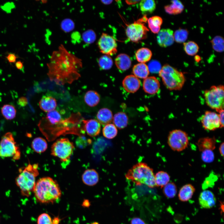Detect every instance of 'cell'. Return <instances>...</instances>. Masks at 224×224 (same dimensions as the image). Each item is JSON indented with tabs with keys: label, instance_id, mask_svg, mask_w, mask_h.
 <instances>
[{
	"label": "cell",
	"instance_id": "obj_4",
	"mask_svg": "<svg viewBox=\"0 0 224 224\" xmlns=\"http://www.w3.org/2000/svg\"><path fill=\"white\" fill-rule=\"evenodd\" d=\"M38 167L37 164L29 163L26 167L19 169V174L15 182L23 196H29L33 191L36 177L39 174Z\"/></svg>",
	"mask_w": 224,
	"mask_h": 224
},
{
	"label": "cell",
	"instance_id": "obj_58",
	"mask_svg": "<svg viewBox=\"0 0 224 224\" xmlns=\"http://www.w3.org/2000/svg\"><path fill=\"white\" fill-rule=\"evenodd\" d=\"M195 60H196L197 61H199L200 60L199 56H196L195 58Z\"/></svg>",
	"mask_w": 224,
	"mask_h": 224
},
{
	"label": "cell",
	"instance_id": "obj_45",
	"mask_svg": "<svg viewBox=\"0 0 224 224\" xmlns=\"http://www.w3.org/2000/svg\"><path fill=\"white\" fill-rule=\"evenodd\" d=\"M147 66L149 72L153 73L159 72L161 68L160 63L156 60H152L150 62Z\"/></svg>",
	"mask_w": 224,
	"mask_h": 224
},
{
	"label": "cell",
	"instance_id": "obj_54",
	"mask_svg": "<svg viewBox=\"0 0 224 224\" xmlns=\"http://www.w3.org/2000/svg\"><path fill=\"white\" fill-rule=\"evenodd\" d=\"M140 0H126L125 2L127 4L129 5H132L136 4L140 2Z\"/></svg>",
	"mask_w": 224,
	"mask_h": 224
},
{
	"label": "cell",
	"instance_id": "obj_7",
	"mask_svg": "<svg viewBox=\"0 0 224 224\" xmlns=\"http://www.w3.org/2000/svg\"><path fill=\"white\" fill-rule=\"evenodd\" d=\"M74 149L73 144L67 138L57 140L52 146L51 154L63 163L69 162Z\"/></svg>",
	"mask_w": 224,
	"mask_h": 224
},
{
	"label": "cell",
	"instance_id": "obj_31",
	"mask_svg": "<svg viewBox=\"0 0 224 224\" xmlns=\"http://www.w3.org/2000/svg\"><path fill=\"white\" fill-rule=\"evenodd\" d=\"M155 178L156 186L163 188L170 181V177L166 172L160 171L155 175Z\"/></svg>",
	"mask_w": 224,
	"mask_h": 224
},
{
	"label": "cell",
	"instance_id": "obj_29",
	"mask_svg": "<svg viewBox=\"0 0 224 224\" xmlns=\"http://www.w3.org/2000/svg\"><path fill=\"white\" fill-rule=\"evenodd\" d=\"M31 146L33 150L38 153L44 152L48 147L46 141L40 137L34 139L32 142Z\"/></svg>",
	"mask_w": 224,
	"mask_h": 224
},
{
	"label": "cell",
	"instance_id": "obj_51",
	"mask_svg": "<svg viewBox=\"0 0 224 224\" xmlns=\"http://www.w3.org/2000/svg\"><path fill=\"white\" fill-rule=\"evenodd\" d=\"M131 224H146L144 221L138 217H135L132 219Z\"/></svg>",
	"mask_w": 224,
	"mask_h": 224
},
{
	"label": "cell",
	"instance_id": "obj_57",
	"mask_svg": "<svg viewBox=\"0 0 224 224\" xmlns=\"http://www.w3.org/2000/svg\"><path fill=\"white\" fill-rule=\"evenodd\" d=\"M101 2L105 5H109L111 4L113 0H101Z\"/></svg>",
	"mask_w": 224,
	"mask_h": 224
},
{
	"label": "cell",
	"instance_id": "obj_34",
	"mask_svg": "<svg viewBox=\"0 0 224 224\" xmlns=\"http://www.w3.org/2000/svg\"><path fill=\"white\" fill-rule=\"evenodd\" d=\"M104 136L108 139H112L117 135L118 130L113 124H109L105 126L102 129Z\"/></svg>",
	"mask_w": 224,
	"mask_h": 224
},
{
	"label": "cell",
	"instance_id": "obj_17",
	"mask_svg": "<svg viewBox=\"0 0 224 224\" xmlns=\"http://www.w3.org/2000/svg\"><path fill=\"white\" fill-rule=\"evenodd\" d=\"M160 86L159 81L154 76L147 77L144 80L143 83V88L144 91L151 95L155 94L158 91Z\"/></svg>",
	"mask_w": 224,
	"mask_h": 224
},
{
	"label": "cell",
	"instance_id": "obj_6",
	"mask_svg": "<svg viewBox=\"0 0 224 224\" xmlns=\"http://www.w3.org/2000/svg\"><path fill=\"white\" fill-rule=\"evenodd\" d=\"M224 87L223 85H213L204 92V96L207 105L217 112L224 109Z\"/></svg>",
	"mask_w": 224,
	"mask_h": 224
},
{
	"label": "cell",
	"instance_id": "obj_28",
	"mask_svg": "<svg viewBox=\"0 0 224 224\" xmlns=\"http://www.w3.org/2000/svg\"><path fill=\"white\" fill-rule=\"evenodd\" d=\"M152 54L150 49L146 48H142L137 51L135 56L137 60L141 63H144L149 61Z\"/></svg>",
	"mask_w": 224,
	"mask_h": 224
},
{
	"label": "cell",
	"instance_id": "obj_20",
	"mask_svg": "<svg viewBox=\"0 0 224 224\" xmlns=\"http://www.w3.org/2000/svg\"><path fill=\"white\" fill-rule=\"evenodd\" d=\"M195 191L194 186L191 184H185L180 189L178 194L179 199L182 202H187L192 197Z\"/></svg>",
	"mask_w": 224,
	"mask_h": 224
},
{
	"label": "cell",
	"instance_id": "obj_15",
	"mask_svg": "<svg viewBox=\"0 0 224 224\" xmlns=\"http://www.w3.org/2000/svg\"><path fill=\"white\" fill-rule=\"evenodd\" d=\"M84 128L87 134L91 137L98 135L101 130V124L95 119L83 120Z\"/></svg>",
	"mask_w": 224,
	"mask_h": 224
},
{
	"label": "cell",
	"instance_id": "obj_24",
	"mask_svg": "<svg viewBox=\"0 0 224 224\" xmlns=\"http://www.w3.org/2000/svg\"><path fill=\"white\" fill-rule=\"evenodd\" d=\"M171 4L165 6L166 12L171 15H176L181 13L184 9L182 3L178 0H172Z\"/></svg>",
	"mask_w": 224,
	"mask_h": 224
},
{
	"label": "cell",
	"instance_id": "obj_18",
	"mask_svg": "<svg viewBox=\"0 0 224 224\" xmlns=\"http://www.w3.org/2000/svg\"><path fill=\"white\" fill-rule=\"evenodd\" d=\"M82 179L84 184L92 186L96 185L99 181V176L96 170L89 169L86 170L83 173Z\"/></svg>",
	"mask_w": 224,
	"mask_h": 224
},
{
	"label": "cell",
	"instance_id": "obj_23",
	"mask_svg": "<svg viewBox=\"0 0 224 224\" xmlns=\"http://www.w3.org/2000/svg\"><path fill=\"white\" fill-rule=\"evenodd\" d=\"M96 117L100 124L105 126L110 124L113 119L111 111L107 108H103L100 110L97 114Z\"/></svg>",
	"mask_w": 224,
	"mask_h": 224
},
{
	"label": "cell",
	"instance_id": "obj_44",
	"mask_svg": "<svg viewBox=\"0 0 224 224\" xmlns=\"http://www.w3.org/2000/svg\"><path fill=\"white\" fill-rule=\"evenodd\" d=\"M37 224H53L52 219L47 213H44L40 214L38 217Z\"/></svg>",
	"mask_w": 224,
	"mask_h": 224
},
{
	"label": "cell",
	"instance_id": "obj_10",
	"mask_svg": "<svg viewBox=\"0 0 224 224\" xmlns=\"http://www.w3.org/2000/svg\"><path fill=\"white\" fill-rule=\"evenodd\" d=\"M167 143L173 150L180 152L185 149L189 144L188 134L180 129H175L170 131L167 138Z\"/></svg>",
	"mask_w": 224,
	"mask_h": 224
},
{
	"label": "cell",
	"instance_id": "obj_40",
	"mask_svg": "<svg viewBox=\"0 0 224 224\" xmlns=\"http://www.w3.org/2000/svg\"><path fill=\"white\" fill-rule=\"evenodd\" d=\"M46 118L50 124L54 125L59 123L62 119L59 113L55 110L48 112Z\"/></svg>",
	"mask_w": 224,
	"mask_h": 224
},
{
	"label": "cell",
	"instance_id": "obj_9",
	"mask_svg": "<svg viewBox=\"0 0 224 224\" xmlns=\"http://www.w3.org/2000/svg\"><path fill=\"white\" fill-rule=\"evenodd\" d=\"M147 20L146 16H144L127 26L126 33L130 40L137 43L146 38L149 31L145 24Z\"/></svg>",
	"mask_w": 224,
	"mask_h": 224
},
{
	"label": "cell",
	"instance_id": "obj_50",
	"mask_svg": "<svg viewBox=\"0 0 224 224\" xmlns=\"http://www.w3.org/2000/svg\"><path fill=\"white\" fill-rule=\"evenodd\" d=\"M221 125V128L224 127V109H222L217 112Z\"/></svg>",
	"mask_w": 224,
	"mask_h": 224
},
{
	"label": "cell",
	"instance_id": "obj_49",
	"mask_svg": "<svg viewBox=\"0 0 224 224\" xmlns=\"http://www.w3.org/2000/svg\"><path fill=\"white\" fill-rule=\"evenodd\" d=\"M18 105L22 107L26 106L28 103L27 99L25 97H21L17 101Z\"/></svg>",
	"mask_w": 224,
	"mask_h": 224
},
{
	"label": "cell",
	"instance_id": "obj_13",
	"mask_svg": "<svg viewBox=\"0 0 224 224\" xmlns=\"http://www.w3.org/2000/svg\"><path fill=\"white\" fill-rule=\"evenodd\" d=\"M174 41L173 32L170 29H162L158 33L157 41L161 47L169 46L173 44Z\"/></svg>",
	"mask_w": 224,
	"mask_h": 224
},
{
	"label": "cell",
	"instance_id": "obj_53",
	"mask_svg": "<svg viewBox=\"0 0 224 224\" xmlns=\"http://www.w3.org/2000/svg\"><path fill=\"white\" fill-rule=\"evenodd\" d=\"M15 66L18 69H21L23 66V63L20 61H18L16 62Z\"/></svg>",
	"mask_w": 224,
	"mask_h": 224
},
{
	"label": "cell",
	"instance_id": "obj_43",
	"mask_svg": "<svg viewBox=\"0 0 224 224\" xmlns=\"http://www.w3.org/2000/svg\"><path fill=\"white\" fill-rule=\"evenodd\" d=\"M201 157L203 162L210 163L212 162L214 160V153L212 150H205L202 152Z\"/></svg>",
	"mask_w": 224,
	"mask_h": 224
},
{
	"label": "cell",
	"instance_id": "obj_2",
	"mask_svg": "<svg viewBox=\"0 0 224 224\" xmlns=\"http://www.w3.org/2000/svg\"><path fill=\"white\" fill-rule=\"evenodd\" d=\"M33 192L37 200L43 203H53L59 199L62 194L57 182L48 177L38 180Z\"/></svg>",
	"mask_w": 224,
	"mask_h": 224
},
{
	"label": "cell",
	"instance_id": "obj_21",
	"mask_svg": "<svg viewBox=\"0 0 224 224\" xmlns=\"http://www.w3.org/2000/svg\"><path fill=\"white\" fill-rule=\"evenodd\" d=\"M40 108L43 111L49 112L54 110L57 106L56 99L51 96H44L39 102Z\"/></svg>",
	"mask_w": 224,
	"mask_h": 224
},
{
	"label": "cell",
	"instance_id": "obj_55",
	"mask_svg": "<svg viewBox=\"0 0 224 224\" xmlns=\"http://www.w3.org/2000/svg\"><path fill=\"white\" fill-rule=\"evenodd\" d=\"M90 205L89 201L87 199H84L82 203V206L85 207H88Z\"/></svg>",
	"mask_w": 224,
	"mask_h": 224
},
{
	"label": "cell",
	"instance_id": "obj_33",
	"mask_svg": "<svg viewBox=\"0 0 224 224\" xmlns=\"http://www.w3.org/2000/svg\"><path fill=\"white\" fill-rule=\"evenodd\" d=\"M1 113L3 117L7 120H12L16 117V110L14 107L10 105H4L1 108Z\"/></svg>",
	"mask_w": 224,
	"mask_h": 224
},
{
	"label": "cell",
	"instance_id": "obj_52",
	"mask_svg": "<svg viewBox=\"0 0 224 224\" xmlns=\"http://www.w3.org/2000/svg\"><path fill=\"white\" fill-rule=\"evenodd\" d=\"M224 143L223 142L220 145L219 148L220 153L222 157L224 156Z\"/></svg>",
	"mask_w": 224,
	"mask_h": 224
},
{
	"label": "cell",
	"instance_id": "obj_12",
	"mask_svg": "<svg viewBox=\"0 0 224 224\" xmlns=\"http://www.w3.org/2000/svg\"><path fill=\"white\" fill-rule=\"evenodd\" d=\"M200 121L205 130L213 131L221 128L218 114L214 112L205 111L201 117Z\"/></svg>",
	"mask_w": 224,
	"mask_h": 224
},
{
	"label": "cell",
	"instance_id": "obj_5",
	"mask_svg": "<svg viewBox=\"0 0 224 224\" xmlns=\"http://www.w3.org/2000/svg\"><path fill=\"white\" fill-rule=\"evenodd\" d=\"M165 87L170 91H179L183 87L186 81L183 73L170 65H163L159 72Z\"/></svg>",
	"mask_w": 224,
	"mask_h": 224
},
{
	"label": "cell",
	"instance_id": "obj_26",
	"mask_svg": "<svg viewBox=\"0 0 224 224\" xmlns=\"http://www.w3.org/2000/svg\"><path fill=\"white\" fill-rule=\"evenodd\" d=\"M85 102L88 106L92 107L96 105L100 101V96L96 91L90 90L87 91L84 96Z\"/></svg>",
	"mask_w": 224,
	"mask_h": 224
},
{
	"label": "cell",
	"instance_id": "obj_42",
	"mask_svg": "<svg viewBox=\"0 0 224 224\" xmlns=\"http://www.w3.org/2000/svg\"><path fill=\"white\" fill-rule=\"evenodd\" d=\"M82 37L83 40L86 43L91 44L96 40V35L93 30H89L83 33Z\"/></svg>",
	"mask_w": 224,
	"mask_h": 224
},
{
	"label": "cell",
	"instance_id": "obj_36",
	"mask_svg": "<svg viewBox=\"0 0 224 224\" xmlns=\"http://www.w3.org/2000/svg\"><path fill=\"white\" fill-rule=\"evenodd\" d=\"M98 64L101 69L108 70L112 67L113 64V61L110 56L104 55L99 58Z\"/></svg>",
	"mask_w": 224,
	"mask_h": 224
},
{
	"label": "cell",
	"instance_id": "obj_41",
	"mask_svg": "<svg viewBox=\"0 0 224 224\" xmlns=\"http://www.w3.org/2000/svg\"><path fill=\"white\" fill-rule=\"evenodd\" d=\"M217 177L215 174L212 173L207 177L202 184V188L204 190L207 189L209 188L212 187L215 182L217 180Z\"/></svg>",
	"mask_w": 224,
	"mask_h": 224
},
{
	"label": "cell",
	"instance_id": "obj_11",
	"mask_svg": "<svg viewBox=\"0 0 224 224\" xmlns=\"http://www.w3.org/2000/svg\"><path fill=\"white\" fill-rule=\"evenodd\" d=\"M97 45L100 52L105 55L112 56L117 52V44L115 40L105 33H102Z\"/></svg>",
	"mask_w": 224,
	"mask_h": 224
},
{
	"label": "cell",
	"instance_id": "obj_22",
	"mask_svg": "<svg viewBox=\"0 0 224 224\" xmlns=\"http://www.w3.org/2000/svg\"><path fill=\"white\" fill-rule=\"evenodd\" d=\"M115 62L117 68L123 71L128 69L131 65V61L129 57L124 54H119L116 58Z\"/></svg>",
	"mask_w": 224,
	"mask_h": 224
},
{
	"label": "cell",
	"instance_id": "obj_38",
	"mask_svg": "<svg viewBox=\"0 0 224 224\" xmlns=\"http://www.w3.org/2000/svg\"><path fill=\"white\" fill-rule=\"evenodd\" d=\"M188 34V31L186 29L180 28L174 34V40L178 43H184L187 39Z\"/></svg>",
	"mask_w": 224,
	"mask_h": 224
},
{
	"label": "cell",
	"instance_id": "obj_1",
	"mask_svg": "<svg viewBox=\"0 0 224 224\" xmlns=\"http://www.w3.org/2000/svg\"><path fill=\"white\" fill-rule=\"evenodd\" d=\"M48 75L58 84L71 83L80 76L82 60L62 44L53 52L47 64Z\"/></svg>",
	"mask_w": 224,
	"mask_h": 224
},
{
	"label": "cell",
	"instance_id": "obj_27",
	"mask_svg": "<svg viewBox=\"0 0 224 224\" xmlns=\"http://www.w3.org/2000/svg\"><path fill=\"white\" fill-rule=\"evenodd\" d=\"M113 120L114 125L120 129L126 127L128 124V117L123 112H119L116 114L113 117Z\"/></svg>",
	"mask_w": 224,
	"mask_h": 224
},
{
	"label": "cell",
	"instance_id": "obj_37",
	"mask_svg": "<svg viewBox=\"0 0 224 224\" xmlns=\"http://www.w3.org/2000/svg\"><path fill=\"white\" fill-rule=\"evenodd\" d=\"M184 48L185 53L188 55L193 56L198 52L199 47L198 44L193 41L184 43Z\"/></svg>",
	"mask_w": 224,
	"mask_h": 224
},
{
	"label": "cell",
	"instance_id": "obj_47",
	"mask_svg": "<svg viewBox=\"0 0 224 224\" xmlns=\"http://www.w3.org/2000/svg\"><path fill=\"white\" fill-rule=\"evenodd\" d=\"M89 142L86 138L83 137H78L76 140V144L77 146L82 148L86 147Z\"/></svg>",
	"mask_w": 224,
	"mask_h": 224
},
{
	"label": "cell",
	"instance_id": "obj_39",
	"mask_svg": "<svg viewBox=\"0 0 224 224\" xmlns=\"http://www.w3.org/2000/svg\"><path fill=\"white\" fill-rule=\"evenodd\" d=\"M213 49L218 52H222L224 50V39L220 36H216L211 41Z\"/></svg>",
	"mask_w": 224,
	"mask_h": 224
},
{
	"label": "cell",
	"instance_id": "obj_30",
	"mask_svg": "<svg viewBox=\"0 0 224 224\" xmlns=\"http://www.w3.org/2000/svg\"><path fill=\"white\" fill-rule=\"evenodd\" d=\"M148 26L150 30L154 33H158L160 30L163 20L158 16H154L147 20Z\"/></svg>",
	"mask_w": 224,
	"mask_h": 224
},
{
	"label": "cell",
	"instance_id": "obj_46",
	"mask_svg": "<svg viewBox=\"0 0 224 224\" xmlns=\"http://www.w3.org/2000/svg\"><path fill=\"white\" fill-rule=\"evenodd\" d=\"M73 22L71 20H64L62 24L63 29L66 31H70L73 27Z\"/></svg>",
	"mask_w": 224,
	"mask_h": 224
},
{
	"label": "cell",
	"instance_id": "obj_56",
	"mask_svg": "<svg viewBox=\"0 0 224 224\" xmlns=\"http://www.w3.org/2000/svg\"><path fill=\"white\" fill-rule=\"evenodd\" d=\"M53 224H59L60 222V219L58 217H54L52 220Z\"/></svg>",
	"mask_w": 224,
	"mask_h": 224
},
{
	"label": "cell",
	"instance_id": "obj_14",
	"mask_svg": "<svg viewBox=\"0 0 224 224\" xmlns=\"http://www.w3.org/2000/svg\"><path fill=\"white\" fill-rule=\"evenodd\" d=\"M198 202L200 206L203 208L209 209L216 204V199L214 194L208 190H204L199 196Z\"/></svg>",
	"mask_w": 224,
	"mask_h": 224
},
{
	"label": "cell",
	"instance_id": "obj_48",
	"mask_svg": "<svg viewBox=\"0 0 224 224\" xmlns=\"http://www.w3.org/2000/svg\"><path fill=\"white\" fill-rule=\"evenodd\" d=\"M6 58L9 62L14 63L16 62L17 57L15 54L10 53L8 54Z\"/></svg>",
	"mask_w": 224,
	"mask_h": 224
},
{
	"label": "cell",
	"instance_id": "obj_8",
	"mask_svg": "<svg viewBox=\"0 0 224 224\" xmlns=\"http://www.w3.org/2000/svg\"><path fill=\"white\" fill-rule=\"evenodd\" d=\"M21 153L19 147L15 141L13 134L7 132L2 137L0 142V157H12L14 160L19 159Z\"/></svg>",
	"mask_w": 224,
	"mask_h": 224
},
{
	"label": "cell",
	"instance_id": "obj_25",
	"mask_svg": "<svg viewBox=\"0 0 224 224\" xmlns=\"http://www.w3.org/2000/svg\"><path fill=\"white\" fill-rule=\"evenodd\" d=\"M132 72L134 76L137 78L143 79L147 77L149 73L147 66L142 63L134 65L133 68Z\"/></svg>",
	"mask_w": 224,
	"mask_h": 224
},
{
	"label": "cell",
	"instance_id": "obj_3",
	"mask_svg": "<svg viewBox=\"0 0 224 224\" xmlns=\"http://www.w3.org/2000/svg\"><path fill=\"white\" fill-rule=\"evenodd\" d=\"M125 177L137 185L143 184L151 188L156 186L153 170L144 162H138L133 165Z\"/></svg>",
	"mask_w": 224,
	"mask_h": 224
},
{
	"label": "cell",
	"instance_id": "obj_16",
	"mask_svg": "<svg viewBox=\"0 0 224 224\" xmlns=\"http://www.w3.org/2000/svg\"><path fill=\"white\" fill-rule=\"evenodd\" d=\"M123 86L128 92L133 93L136 92L140 86V81L134 75L126 76L122 82Z\"/></svg>",
	"mask_w": 224,
	"mask_h": 224
},
{
	"label": "cell",
	"instance_id": "obj_35",
	"mask_svg": "<svg viewBox=\"0 0 224 224\" xmlns=\"http://www.w3.org/2000/svg\"><path fill=\"white\" fill-rule=\"evenodd\" d=\"M163 188V193L167 198H171L176 195L177 191V187L174 183L169 182Z\"/></svg>",
	"mask_w": 224,
	"mask_h": 224
},
{
	"label": "cell",
	"instance_id": "obj_59",
	"mask_svg": "<svg viewBox=\"0 0 224 224\" xmlns=\"http://www.w3.org/2000/svg\"><path fill=\"white\" fill-rule=\"evenodd\" d=\"M91 224H99L97 222H94L93 223H92Z\"/></svg>",
	"mask_w": 224,
	"mask_h": 224
},
{
	"label": "cell",
	"instance_id": "obj_32",
	"mask_svg": "<svg viewBox=\"0 0 224 224\" xmlns=\"http://www.w3.org/2000/svg\"><path fill=\"white\" fill-rule=\"evenodd\" d=\"M140 8L142 13H151L155 9L156 4L152 0L141 1L139 4Z\"/></svg>",
	"mask_w": 224,
	"mask_h": 224
},
{
	"label": "cell",
	"instance_id": "obj_19",
	"mask_svg": "<svg viewBox=\"0 0 224 224\" xmlns=\"http://www.w3.org/2000/svg\"><path fill=\"white\" fill-rule=\"evenodd\" d=\"M216 142L215 137H205L199 138L196 144L200 152L205 150L213 151L216 147Z\"/></svg>",
	"mask_w": 224,
	"mask_h": 224
}]
</instances>
